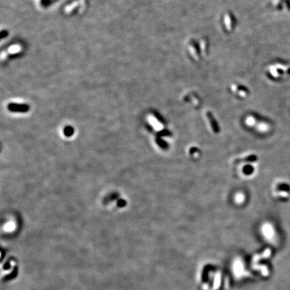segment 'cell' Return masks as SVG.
Masks as SVG:
<instances>
[{
  "label": "cell",
  "instance_id": "cell-1",
  "mask_svg": "<svg viewBox=\"0 0 290 290\" xmlns=\"http://www.w3.org/2000/svg\"><path fill=\"white\" fill-rule=\"evenodd\" d=\"M8 109L12 111H20V112H26L29 110V106L24 104H10L8 105Z\"/></svg>",
  "mask_w": 290,
  "mask_h": 290
},
{
  "label": "cell",
  "instance_id": "cell-2",
  "mask_svg": "<svg viewBox=\"0 0 290 290\" xmlns=\"http://www.w3.org/2000/svg\"><path fill=\"white\" fill-rule=\"evenodd\" d=\"M207 116L208 118V120H209V121L210 122V125H211L212 130H213L215 132H218L220 130H219L218 123L216 122V120L214 119L213 116L212 115V114L210 112H208Z\"/></svg>",
  "mask_w": 290,
  "mask_h": 290
},
{
  "label": "cell",
  "instance_id": "cell-3",
  "mask_svg": "<svg viewBox=\"0 0 290 290\" xmlns=\"http://www.w3.org/2000/svg\"><path fill=\"white\" fill-rule=\"evenodd\" d=\"M73 133H74L73 128L71 127V126H66V127L64 129V134L66 136H72Z\"/></svg>",
  "mask_w": 290,
  "mask_h": 290
},
{
  "label": "cell",
  "instance_id": "cell-4",
  "mask_svg": "<svg viewBox=\"0 0 290 290\" xmlns=\"http://www.w3.org/2000/svg\"><path fill=\"white\" fill-rule=\"evenodd\" d=\"M257 156L256 155H250L248 156H246V158H244L242 159V161H248V162H255L257 160Z\"/></svg>",
  "mask_w": 290,
  "mask_h": 290
},
{
  "label": "cell",
  "instance_id": "cell-5",
  "mask_svg": "<svg viewBox=\"0 0 290 290\" xmlns=\"http://www.w3.org/2000/svg\"><path fill=\"white\" fill-rule=\"evenodd\" d=\"M19 51H20V47H19L18 46H16V45L10 47V50H9V51L11 53H16L17 52H18Z\"/></svg>",
  "mask_w": 290,
  "mask_h": 290
},
{
  "label": "cell",
  "instance_id": "cell-6",
  "mask_svg": "<svg viewBox=\"0 0 290 290\" xmlns=\"http://www.w3.org/2000/svg\"><path fill=\"white\" fill-rule=\"evenodd\" d=\"M14 224H13L12 222H10V223H8V224H6V226H5V229L8 231H10V230H12V229L14 228Z\"/></svg>",
  "mask_w": 290,
  "mask_h": 290
},
{
  "label": "cell",
  "instance_id": "cell-7",
  "mask_svg": "<svg viewBox=\"0 0 290 290\" xmlns=\"http://www.w3.org/2000/svg\"><path fill=\"white\" fill-rule=\"evenodd\" d=\"M118 206H120V207H123V206L126 205V201L123 200V199H120V200H119V201L118 202Z\"/></svg>",
  "mask_w": 290,
  "mask_h": 290
},
{
  "label": "cell",
  "instance_id": "cell-8",
  "mask_svg": "<svg viewBox=\"0 0 290 290\" xmlns=\"http://www.w3.org/2000/svg\"><path fill=\"white\" fill-rule=\"evenodd\" d=\"M236 198H237L236 201H238V202H241V201H242V200H243V196H242V195L241 194H238L237 195V197H236Z\"/></svg>",
  "mask_w": 290,
  "mask_h": 290
},
{
  "label": "cell",
  "instance_id": "cell-9",
  "mask_svg": "<svg viewBox=\"0 0 290 290\" xmlns=\"http://www.w3.org/2000/svg\"><path fill=\"white\" fill-rule=\"evenodd\" d=\"M7 34H8L7 32L3 31V32H1V37L2 38H4V36H7Z\"/></svg>",
  "mask_w": 290,
  "mask_h": 290
}]
</instances>
